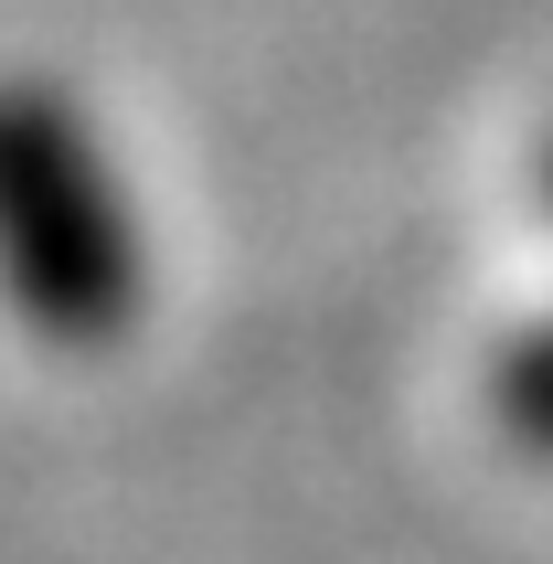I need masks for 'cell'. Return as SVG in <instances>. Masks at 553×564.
I'll use <instances>...</instances> for the list:
<instances>
[{
  "mask_svg": "<svg viewBox=\"0 0 553 564\" xmlns=\"http://www.w3.org/2000/svg\"><path fill=\"white\" fill-rule=\"evenodd\" d=\"M0 310L64 362H107L150 319V214L96 107L32 64L0 75Z\"/></svg>",
  "mask_w": 553,
  "mask_h": 564,
  "instance_id": "cell-1",
  "label": "cell"
},
{
  "mask_svg": "<svg viewBox=\"0 0 553 564\" xmlns=\"http://www.w3.org/2000/svg\"><path fill=\"white\" fill-rule=\"evenodd\" d=\"M479 394H490V426H500V437L553 469V310H532V319H511V330H500Z\"/></svg>",
  "mask_w": 553,
  "mask_h": 564,
  "instance_id": "cell-2",
  "label": "cell"
},
{
  "mask_svg": "<svg viewBox=\"0 0 553 564\" xmlns=\"http://www.w3.org/2000/svg\"><path fill=\"white\" fill-rule=\"evenodd\" d=\"M532 203H543V224H553V128L532 139Z\"/></svg>",
  "mask_w": 553,
  "mask_h": 564,
  "instance_id": "cell-3",
  "label": "cell"
}]
</instances>
